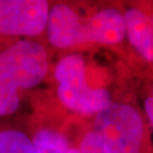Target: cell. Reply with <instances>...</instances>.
Wrapping results in <instances>:
<instances>
[{
  "instance_id": "obj_5",
  "label": "cell",
  "mask_w": 153,
  "mask_h": 153,
  "mask_svg": "<svg viewBox=\"0 0 153 153\" xmlns=\"http://www.w3.org/2000/svg\"><path fill=\"white\" fill-rule=\"evenodd\" d=\"M50 8L44 0H0V36L42 34L46 31Z\"/></svg>"
},
{
  "instance_id": "obj_7",
  "label": "cell",
  "mask_w": 153,
  "mask_h": 153,
  "mask_svg": "<svg viewBox=\"0 0 153 153\" xmlns=\"http://www.w3.org/2000/svg\"><path fill=\"white\" fill-rule=\"evenodd\" d=\"M33 153H67L71 147L62 130L55 126H44L33 135Z\"/></svg>"
},
{
  "instance_id": "obj_6",
  "label": "cell",
  "mask_w": 153,
  "mask_h": 153,
  "mask_svg": "<svg viewBox=\"0 0 153 153\" xmlns=\"http://www.w3.org/2000/svg\"><path fill=\"white\" fill-rule=\"evenodd\" d=\"M126 37L137 54L153 64V25L147 12L136 6L123 11Z\"/></svg>"
},
{
  "instance_id": "obj_10",
  "label": "cell",
  "mask_w": 153,
  "mask_h": 153,
  "mask_svg": "<svg viewBox=\"0 0 153 153\" xmlns=\"http://www.w3.org/2000/svg\"><path fill=\"white\" fill-rule=\"evenodd\" d=\"M148 15H149V17H150L151 22H152V25H153V13H148Z\"/></svg>"
},
{
  "instance_id": "obj_8",
  "label": "cell",
  "mask_w": 153,
  "mask_h": 153,
  "mask_svg": "<svg viewBox=\"0 0 153 153\" xmlns=\"http://www.w3.org/2000/svg\"><path fill=\"white\" fill-rule=\"evenodd\" d=\"M0 153H33V140L17 128L0 130Z\"/></svg>"
},
{
  "instance_id": "obj_1",
  "label": "cell",
  "mask_w": 153,
  "mask_h": 153,
  "mask_svg": "<svg viewBox=\"0 0 153 153\" xmlns=\"http://www.w3.org/2000/svg\"><path fill=\"white\" fill-rule=\"evenodd\" d=\"M45 32L49 43L58 49L88 44L114 46L126 38L123 11L118 8L105 7L84 18L67 3L51 6Z\"/></svg>"
},
{
  "instance_id": "obj_9",
  "label": "cell",
  "mask_w": 153,
  "mask_h": 153,
  "mask_svg": "<svg viewBox=\"0 0 153 153\" xmlns=\"http://www.w3.org/2000/svg\"><path fill=\"white\" fill-rule=\"evenodd\" d=\"M76 148L79 153H108L100 134L94 127L82 134Z\"/></svg>"
},
{
  "instance_id": "obj_3",
  "label": "cell",
  "mask_w": 153,
  "mask_h": 153,
  "mask_svg": "<svg viewBox=\"0 0 153 153\" xmlns=\"http://www.w3.org/2000/svg\"><path fill=\"white\" fill-rule=\"evenodd\" d=\"M93 127L108 153H153L150 125L142 111L130 102L112 100L94 115Z\"/></svg>"
},
{
  "instance_id": "obj_4",
  "label": "cell",
  "mask_w": 153,
  "mask_h": 153,
  "mask_svg": "<svg viewBox=\"0 0 153 153\" xmlns=\"http://www.w3.org/2000/svg\"><path fill=\"white\" fill-rule=\"evenodd\" d=\"M57 96L67 109L84 115H97L112 102L108 90L90 85L87 65L81 54L65 55L54 69Z\"/></svg>"
},
{
  "instance_id": "obj_2",
  "label": "cell",
  "mask_w": 153,
  "mask_h": 153,
  "mask_svg": "<svg viewBox=\"0 0 153 153\" xmlns=\"http://www.w3.org/2000/svg\"><path fill=\"white\" fill-rule=\"evenodd\" d=\"M49 71V58L41 43L19 40L0 52V117L19 108L24 91L38 85Z\"/></svg>"
}]
</instances>
